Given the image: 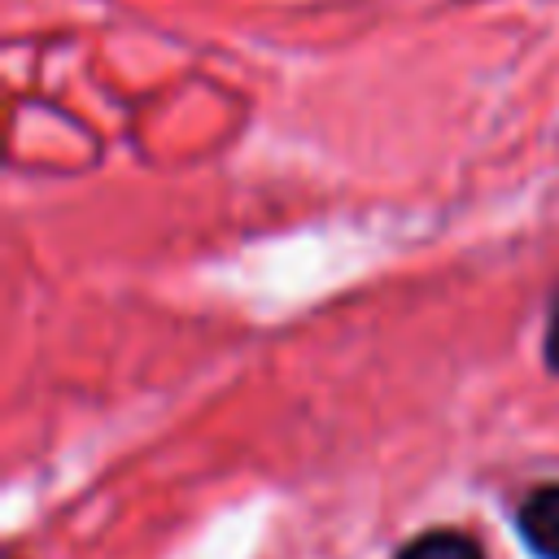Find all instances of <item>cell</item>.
Masks as SVG:
<instances>
[{
	"instance_id": "obj_2",
	"label": "cell",
	"mask_w": 559,
	"mask_h": 559,
	"mask_svg": "<svg viewBox=\"0 0 559 559\" xmlns=\"http://www.w3.org/2000/svg\"><path fill=\"white\" fill-rule=\"evenodd\" d=\"M397 559H485V555L467 533L432 528V533H419L415 542H406Z\"/></svg>"
},
{
	"instance_id": "obj_1",
	"label": "cell",
	"mask_w": 559,
	"mask_h": 559,
	"mask_svg": "<svg viewBox=\"0 0 559 559\" xmlns=\"http://www.w3.org/2000/svg\"><path fill=\"white\" fill-rule=\"evenodd\" d=\"M520 537L537 559H559V485H542L524 498Z\"/></svg>"
},
{
	"instance_id": "obj_3",
	"label": "cell",
	"mask_w": 559,
	"mask_h": 559,
	"mask_svg": "<svg viewBox=\"0 0 559 559\" xmlns=\"http://www.w3.org/2000/svg\"><path fill=\"white\" fill-rule=\"evenodd\" d=\"M546 367L559 371V293H555V306H550V319H546Z\"/></svg>"
}]
</instances>
